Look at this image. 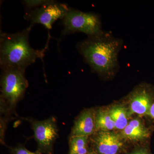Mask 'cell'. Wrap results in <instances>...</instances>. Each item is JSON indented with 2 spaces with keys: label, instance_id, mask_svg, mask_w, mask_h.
<instances>
[{
  "label": "cell",
  "instance_id": "cell-7",
  "mask_svg": "<svg viewBox=\"0 0 154 154\" xmlns=\"http://www.w3.org/2000/svg\"><path fill=\"white\" fill-rule=\"evenodd\" d=\"M91 138L92 151L97 154H119L125 150V141L113 131H96Z\"/></svg>",
  "mask_w": 154,
  "mask_h": 154
},
{
  "label": "cell",
  "instance_id": "cell-9",
  "mask_svg": "<svg viewBox=\"0 0 154 154\" xmlns=\"http://www.w3.org/2000/svg\"><path fill=\"white\" fill-rule=\"evenodd\" d=\"M95 110L92 108L85 109L75 119L69 137H90L96 132Z\"/></svg>",
  "mask_w": 154,
  "mask_h": 154
},
{
  "label": "cell",
  "instance_id": "cell-1",
  "mask_svg": "<svg viewBox=\"0 0 154 154\" xmlns=\"http://www.w3.org/2000/svg\"><path fill=\"white\" fill-rule=\"evenodd\" d=\"M122 41L103 31L79 43L78 50L92 70L102 77L112 76L118 69Z\"/></svg>",
  "mask_w": 154,
  "mask_h": 154
},
{
  "label": "cell",
  "instance_id": "cell-5",
  "mask_svg": "<svg viewBox=\"0 0 154 154\" xmlns=\"http://www.w3.org/2000/svg\"><path fill=\"white\" fill-rule=\"evenodd\" d=\"M33 132L37 145L36 152L39 154H52L54 146L59 137L57 119L52 116L42 120L27 118Z\"/></svg>",
  "mask_w": 154,
  "mask_h": 154
},
{
  "label": "cell",
  "instance_id": "cell-11",
  "mask_svg": "<svg viewBox=\"0 0 154 154\" xmlns=\"http://www.w3.org/2000/svg\"><path fill=\"white\" fill-rule=\"evenodd\" d=\"M107 110L115 123L116 129L122 131L129 122L130 116L128 108L120 104H116Z\"/></svg>",
  "mask_w": 154,
  "mask_h": 154
},
{
  "label": "cell",
  "instance_id": "cell-16",
  "mask_svg": "<svg viewBox=\"0 0 154 154\" xmlns=\"http://www.w3.org/2000/svg\"><path fill=\"white\" fill-rule=\"evenodd\" d=\"M11 154H39L38 153L30 151L21 144H19L16 146L8 147Z\"/></svg>",
  "mask_w": 154,
  "mask_h": 154
},
{
  "label": "cell",
  "instance_id": "cell-10",
  "mask_svg": "<svg viewBox=\"0 0 154 154\" xmlns=\"http://www.w3.org/2000/svg\"><path fill=\"white\" fill-rule=\"evenodd\" d=\"M120 134L125 141L147 143L151 132L141 120L135 118L130 120L127 125L121 131Z\"/></svg>",
  "mask_w": 154,
  "mask_h": 154
},
{
  "label": "cell",
  "instance_id": "cell-3",
  "mask_svg": "<svg viewBox=\"0 0 154 154\" xmlns=\"http://www.w3.org/2000/svg\"><path fill=\"white\" fill-rule=\"evenodd\" d=\"M25 70L10 68L2 69L0 80V112L13 114L29 86Z\"/></svg>",
  "mask_w": 154,
  "mask_h": 154
},
{
  "label": "cell",
  "instance_id": "cell-17",
  "mask_svg": "<svg viewBox=\"0 0 154 154\" xmlns=\"http://www.w3.org/2000/svg\"><path fill=\"white\" fill-rule=\"evenodd\" d=\"M48 1V0H26L23 1V3L27 9L31 10L43 5Z\"/></svg>",
  "mask_w": 154,
  "mask_h": 154
},
{
  "label": "cell",
  "instance_id": "cell-13",
  "mask_svg": "<svg viewBox=\"0 0 154 154\" xmlns=\"http://www.w3.org/2000/svg\"><path fill=\"white\" fill-rule=\"evenodd\" d=\"M89 137H69V154H88L91 150L88 147Z\"/></svg>",
  "mask_w": 154,
  "mask_h": 154
},
{
  "label": "cell",
  "instance_id": "cell-6",
  "mask_svg": "<svg viewBox=\"0 0 154 154\" xmlns=\"http://www.w3.org/2000/svg\"><path fill=\"white\" fill-rule=\"evenodd\" d=\"M69 8L66 4L48 0L43 5L27 12L24 18L30 22L28 27L31 29L36 24H41L50 30L57 20L65 17Z\"/></svg>",
  "mask_w": 154,
  "mask_h": 154
},
{
  "label": "cell",
  "instance_id": "cell-15",
  "mask_svg": "<svg viewBox=\"0 0 154 154\" xmlns=\"http://www.w3.org/2000/svg\"><path fill=\"white\" fill-rule=\"evenodd\" d=\"M125 154H153L149 145L147 143L140 145L136 146L130 152H127Z\"/></svg>",
  "mask_w": 154,
  "mask_h": 154
},
{
  "label": "cell",
  "instance_id": "cell-8",
  "mask_svg": "<svg viewBox=\"0 0 154 154\" xmlns=\"http://www.w3.org/2000/svg\"><path fill=\"white\" fill-rule=\"evenodd\" d=\"M128 99L130 116L134 114L147 116L154 102V86L146 83L141 84L130 93Z\"/></svg>",
  "mask_w": 154,
  "mask_h": 154
},
{
  "label": "cell",
  "instance_id": "cell-2",
  "mask_svg": "<svg viewBox=\"0 0 154 154\" xmlns=\"http://www.w3.org/2000/svg\"><path fill=\"white\" fill-rule=\"evenodd\" d=\"M31 29L28 27L20 32L0 34V66L2 69L15 68L26 70L38 58L43 59L48 47L47 44L41 50L30 46L29 37Z\"/></svg>",
  "mask_w": 154,
  "mask_h": 154
},
{
  "label": "cell",
  "instance_id": "cell-4",
  "mask_svg": "<svg viewBox=\"0 0 154 154\" xmlns=\"http://www.w3.org/2000/svg\"><path fill=\"white\" fill-rule=\"evenodd\" d=\"M61 20L63 35L82 32L91 36L103 31L100 17L94 13H85L69 8L67 14Z\"/></svg>",
  "mask_w": 154,
  "mask_h": 154
},
{
  "label": "cell",
  "instance_id": "cell-12",
  "mask_svg": "<svg viewBox=\"0 0 154 154\" xmlns=\"http://www.w3.org/2000/svg\"><path fill=\"white\" fill-rule=\"evenodd\" d=\"M95 126L96 131H113L116 129L108 110L103 108L95 110Z\"/></svg>",
  "mask_w": 154,
  "mask_h": 154
},
{
  "label": "cell",
  "instance_id": "cell-14",
  "mask_svg": "<svg viewBox=\"0 0 154 154\" xmlns=\"http://www.w3.org/2000/svg\"><path fill=\"white\" fill-rule=\"evenodd\" d=\"M11 117L4 115H0V141L3 145H5V137L8 124Z\"/></svg>",
  "mask_w": 154,
  "mask_h": 154
},
{
  "label": "cell",
  "instance_id": "cell-18",
  "mask_svg": "<svg viewBox=\"0 0 154 154\" xmlns=\"http://www.w3.org/2000/svg\"><path fill=\"white\" fill-rule=\"evenodd\" d=\"M147 116H149L154 123V102L151 106Z\"/></svg>",
  "mask_w": 154,
  "mask_h": 154
},
{
  "label": "cell",
  "instance_id": "cell-19",
  "mask_svg": "<svg viewBox=\"0 0 154 154\" xmlns=\"http://www.w3.org/2000/svg\"><path fill=\"white\" fill-rule=\"evenodd\" d=\"M88 154H97L95 152L92 151H91V152L89 153Z\"/></svg>",
  "mask_w": 154,
  "mask_h": 154
}]
</instances>
